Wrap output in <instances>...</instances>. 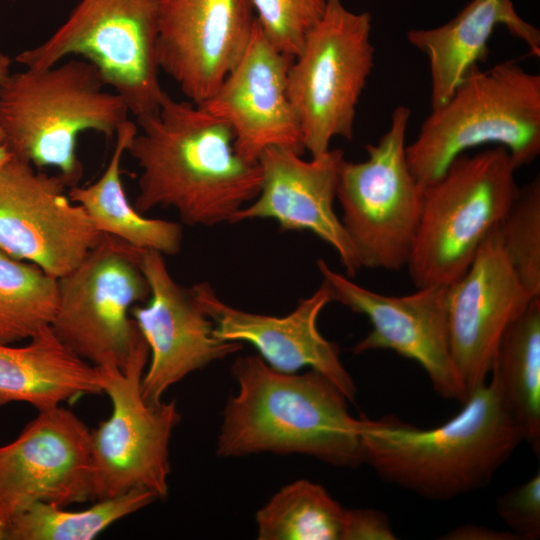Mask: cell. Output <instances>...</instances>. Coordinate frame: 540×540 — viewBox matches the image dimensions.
Wrapping results in <instances>:
<instances>
[{
  "instance_id": "cell-26",
  "label": "cell",
  "mask_w": 540,
  "mask_h": 540,
  "mask_svg": "<svg viewBox=\"0 0 540 540\" xmlns=\"http://www.w3.org/2000/svg\"><path fill=\"white\" fill-rule=\"evenodd\" d=\"M157 499L149 490L133 489L80 511L36 503L7 525L8 540H91Z\"/></svg>"
},
{
  "instance_id": "cell-23",
  "label": "cell",
  "mask_w": 540,
  "mask_h": 540,
  "mask_svg": "<svg viewBox=\"0 0 540 540\" xmlns=\"http://www.w3.org/2000/svg\"><path fill=\"white\" fill-rule=\"evenodd\" d=\"M138 126L130 120L116 131V144L104 172L87 186H73L71 201L81 205L101 233L124 240L139 249H151L163 255H176L182 248L180 223L144 216L129 202L120 177V163Z\"/></svg>"
},
{
  "instance_id": "cell-33",
  "label": "cell",
  "mask_w": 540,
  "mask_h": 540,
  "mask_svg": "<svg viewBox=\"0 0 540 540\" xmlns=\"http://www.w3.org/2000/svg\"><path fill=\"white\" fill-rule=\"evenodd\" d=\"M12 60L9 56L0 53V88L10 75V65Z\"/></svg>"
},
{
  "instance_id": "cell-16",
  "label": "cell",
  "mask_w": 540,
  "mask_h": 540,
  "mask_svg": "<svg viewBox=\"0 0 540 540\" xmlns=\"http://www.w3.org/2000/svg\"><path fill=\"white\" fill-rule=\"evenodd\" d=\"M534 298L514 271L496 227L465 273L447 286L451 353L468 396L487 381L504 332Z\"/></svg>"
},
{
  "instance_id": "cell-7",
  "label": "cell",
  "mask_w": 540,
  "mask_h": 540,
  "mask_svg": "<svg viewBox=\"0 0 540 540\" xmlns=\"http://www.w3.org/2000/svg\"><path fill=\"white\" fill-rule=\"evenodd\" d=\"M159 0H81L65 22L15 60L51 67L72 55L96 66L136 120L155 114L164 90L157 60Z\"/></svg>"
},
{
  "instance_id": "cell-21",
  "label": "cell",
  "mask_w": 540,
  "mask_h": 540,
  "mask_svg": "<svg viewBox=\"0 0 540 540\" xmlns=\"http://www.w3.org/2000/svg\"><path fill=\"white\" fill-rule=\"evenodd\" d=\"M498 25L540 56V31L518 15L512 0H471L441 26L408 30V42L428 59L431 109L446 103L467 72L487 59Z\"/></svg>"
},
{
  "instance_id": "cell-4",
  "label": "cell",
  "mask_w": 540,
  "mask_h": 540,
  "mask_svg": "<svg viewBox=\"0 0 540 540\" xmlns=\"http://www.w3.org/2000/svg\"><path fill=\"white\" fill-rule=\"evenodd\" d=\"M106 86L84 58L10 74L0 88V128L12 155L38 169L56 168L69 188L76 186L83 176L79 134L112 137L128 120L126 102Z\"/></svg>"
},
{
  "instance_id": "cell-27",
  "label": "cell",
  "mask_w": 540,
  "mask_h": 540,
  "mask_svg": "<svg viewBox=\"0 0 540 540\" xmlns=\"http://www.w3.org/2000/svg\"><path fill=\"white\" fill-rule=\"evenodd\" d=\"M56 307L57 279L0 250V344L29 340L50 327Z\"/></svg>"
},
{
  "instance_id": "cell-5",
  "label": "cell",
  "mask_w": 540,
  "mask_h": 540,
  "mask_svg": "<svg viewBox=\"0 0 540 540\" xmlns=\"http://www.w3.org/2000/svg\"><path fill=\"white\" fill-rule=\"evenodd\" d=\"M500 146L517 168L540 153V76L512 61L473 66L443 105L431 109L406 145L409 168L425 186L466 151Z\"/></svg>"
},
{
  "instance_id": "cell-20",
  "label": "cell",
  "mask_w": 540,
  "mask_h": 540,
  "mask_svg": "<svg viewBox=\"0 0 540 540\" xmlns=\"http://www.w3.org/2000/svg\"><path fill=\"white\" fill-rule=\"evenodd\" d=\"M190 290L212 321L216 337L251 344L270 367L280 372L295 373L305 367L316 370L330 379L348 401L354 402L356 385L340 360L339 347L323 337L317 327L321 311L332 302L325 282L283 317L251 313L228 305L206 282Z\"/></svg>"
},
{
  "instance_id": "cell-12",
  "label": "cell",
  "mask_w": 540,
  "mask_h": 540,
  "mask_svg": "<svg viewBox=\"0 0 540 540\" xmlns=\"http://www.w3.org/2000/svg\"><path fill=\"white\" fill-rule=\"evenodd\" d=\"M67 187L59 174L36 171L13 155L0 168V250L56 279L73 270L103 234L71 201Z\"/></svg>"
},
{
  "instance_id": "cell-32",
  "label": "cell",
  "mask_w": 540,
  "mask_h": 540,
  "mask_svg": "<svg viewBox=\"0 0 540 540\" xmlns=\"http://www.w3.org/2000/svg\"><path fill=\"white\" fill-rule=\"evenodd\" d=\"M446 540H519L510 530L500 531L477 525H464L450 530Z\"/></svg>"
},
{
  "instance_id": "cell-22",
  "label": "cell",
  "mask_w": 540,
  "mask_h": 540,
  "mask_svg": "<svg viewBox=\"0 0 540 540\" xmlns=\"http://www.w3.org/2000/svg\"><path fill=\"white\" fill-rule=\"evenodd\" d=\"M102 393L100 369L65 346L51 326L24 346L0 344V406L25 402L42 411Z\"/></svg>"
},
{
  "instance_id": "cell-35",
  "label": "cell",
  "mask_w": 540,
  "mask_h": 540,
  "mask_svg": "<svg viewBox=\"0 0 540 540\" xmlns=\"http://www.w3.org/2000/svg\"><path fill=\"white\" fill-rule=\"evenodd\" d=\"M0 540H8L7 526L0 519Z\"/></svg>"
},
{
  "instance_id": "cell-34",
  "label": "cell",
  "mask_w": 540,
  "mask_h": 540,
  "mask_svg": "<svg viewBox=\"0 0 540 540\" xmlns=\"http://www.w3.org/2000/svg\"><path fill=\"white\" fill-rule=\"evenodd\" d=\"M12 157L7 145H0V168Z\"/></svg>"
},
{
  "instance_id": "cell-29",
  "label": "cell",
  "mask_w": 540,
  "mask_h": 540,
  "mask_svg": "<svg viewBox=\"0 0 540 540\" xmlns=\"http://www.w3.org/2000/svg\"><path fill=\"white\" fill-rule=\"evenodd\" d=\"M251 3L265 36L283 54L293 58L322 18L327 0H251Z\"/></svg>"
},
{
  "instance_id": "cell-24",
  "label": "cell",
  "mask_w": 540,
  "mask_h": 540,
  "mask_svg": "<svg viewBox=\"0 0 540 540\" xmlns=\"http://www.w3.org/2000/svg\"><path fill=\"white\" fill-rule=\"evenodd\" d=\"M534 454L540 456V297L504 332L491 373Z\"/></svg>"
},
{
  "instance_id": "cell-36",
  "label": "cell",
  "mask_w": 540,
  "mask_h": 540,
  "mask_svg": "<svg viewBox=\"0 0 540 540\" xmlns=\"http://www.w3.org/2000/svg\"><path fill=\"white\" fill-rule=\"evenodd\" d=\"M5 141H6L5 140V135H4L3 131L0 128V145H4Z\"/></svg>"
},
{
  "instance_id": "cell-18",
  "label": "cell",
  "mask_w": 540,
  "mask_h": 540,
  "mask_svg": "<svg viewBox=\"0 0 540 540\" xmlns=\"http://www.w3.org/2000/svg\"><path fill=\"white\" fill-rule=\"evenodd\" d=\"M292 58L265 36L257 20L241 57L202 105L232 130L237 153L257 162L268 148L305 152L300 123L288 92Z\"/></svg>"
},
{
  "instance_id": "cell-25",
  "label": "cell",
  "mask_w": 540,
  "mask_h": 540,
  "mask_svg": "<svg viewBox=\"0 0 540 540\" xmlns=\"http://www.w3.org/2000/svg\"><path fill=\"white\" fill-rule=\"evenodd\" d=\"M348 509L320 484L282 487L256 513L259 540H343Z\"/></svg>"
},
{
  "instance_id": "cell-19",
  "label": "cell",
  "mask_w": 540,
  "mask_h": 540,
  "mask_svg": "<svg viewBox=\"0 0 540 540\" xmlns=\"http://www.w3.org/2000/svg\"><path fill=\"white\" fill-rule=\"evenodd\" d=\"M343 159L341 149H329L310 160L291 149H266L258 158L262 171L259 194L232 223L271 218L282 231H309L335 250L349 277L355 276L362 267L334 211Z\"/></svg>"
},
{
  "instance_id": "cell-13",
  "label": "cell",
  "mask_w": 540,
  "mask_h": 540,
  "mask_svg": "<svg viewBox=\"0 0 540 540\" xmlns=\"http://www.w3.org/2000/svg\"><path fill=\"white\" fill-rule=\"evenodd\" d=\"M318 270L331 292L332 301L365 315L369 333L352 351L392 350L417 362L434 391L447 400L464 403L468 393L457 374L450 346L447 286L417 288L408 295L381 294L332 270L323 260Z\"/></svg>"
},
{
  "instance_id": "cell-3",
  "label": "cell",
  "mask_w": 540,
  "mask_h": 540,
  "mask_svg": "<svg viewBox=\"0 0 540 540\" xmlns=\"http://www.w3.org/2000/svg\"><path fill=\"white\" fill-rule=\"evenodd\" d=\"M231 373L238 389L223 411L217 455L300 453L333 466L363 464L360 418L326 376L280 372L259 355L236 358Z\"/></svg>"
},
{
  "instance_id": "cell-17",
  "label": "cell",
  "mask_w": 540,
  "mask_h": 540,
  "mask_svg": "<svg viewBox=\"0 0 540 540\" xmlns=\"http://www.w3.org/2000/svg\"><path fill=\"white\" fill-rule=\"evenodd\" d=\"M255 19L251 0H159L160 71L202 105L241 57Z\"/></svg>"
},
{
  "instance_id": "cell-10",
  "label": "cell",
  "mask_w": 540,
  "mask_h": 540,
  "mask_svg": "<svg viewBox=\"0 0 540 540\" xmlns=\"http://www.w3.org/2000/svg\"><path fill=\"white\" fill-rule=\"evenodd\" d=\"M143 249L109 234L57 279L51 328L58 339L98 368L124 369L141 333L130 315L150 297Z\"/></svg>"
},
{
  "instance_id": "cell-8",
  "label": "cell",
  "mask_w": 540,
  "mask_h": 540,
  "mask_svg": "<svg viewBox=\"0 0 540 540\" xmlns=\"http://www.w3.org/2000/svg\"><path fill=\"white\" fill-rule=\"evenodd\" d=\"M410 117L409 107L397 106L388 130L376 144L366 146L367 158H344L339 166L340 220L361 267L395 271L410 257L424 188L406 158Z\"/></svg>"
},
{
  "instance_id": "cell-30",
  "label": "cell",
  "mask_w": 540,
  "mask_h": 540,
  "mask_svg": "<svg viewBox=\"0 0 540 540\" xmlns=\"http://www.w3.org/2000/svg\"><path fill=\"white\" fill-rule=\"evenodd\" d=\"M496 510L509 530L521 540L540 538V471L496 500Z\"/></svg>"
},
{
  "instance_id": "cell-28",
  "label": "cell",
  "mask_w": 540,
  "mask_h": 540,
  "mask_svg": "<svg viewBox=\"0 0 540 540\" xmlns=\"http://www.w3.org/2000/svg\"><path fill=\"white\" fill-rule=\"evenodd\" d=\"M503 248L521 283L540 297V179L519 194L498 226Z\"/></svg>"
},
{
  "instance_id": "cell-2",
  "label": "cell",
  "mask_w": 540,
  "mask_h": 540,
  "mask_svg": "<svg viewBox=\"0 0 540 540\" xmlns=\"http://www.w3.org/2000/svg\"><path fill=\"white\" fill-rule=\"evenodd\" d=\"M462 409L432 429L395 415L360 416L363 463L385 482L430 500L479 490L524 441L497 378L477 386Z\"/></svg>"
},
{
  "instance_id": "cell-11",
  "label": "cell",
  "mask_w": 540,
  "mask_h": 540,
  "mask_svg": "<svg viewBox=\"0 0 540 540\" xmlns=\"http://www.w3.org/2000/svg\"><path fill=\"white\" fill-rule=\"evenodd\" d=\"M149 347L141 335L124 369L99 368L110 417L90 431L93 501L133 489L168 495L169 442L181 420L176 402L151 404L141 394Z\"/></svg>"
},
{
  "instance_id": "cell-9",
  "label": "cell",
  "mask_w": 540,
  "mask_h": 540,
  "mask_svg": "<svg viewBox=\"0 0 540 540\" xmlns=\"http://www.w3.org/2000/svg\"><path fill=\"white\" fill-rule=\"evenodd\" d=\"M372 17L327 0L288 69V92L311 157L336 137L353 139L357 105L374 67Z\"/></svg>"
},
{
  "instance_id": "cell-31",
  "label": "cell",
  "mask_w": 540,
  "mask_h": 540,
  "mask_svg": "<svg viewBox=\"0 0 540 540\" xmlns=\"http://www.w3.org/2000/svg\"><path fill=\"white\" fill-rule=\"evenodd\" d=\"M396 536L385 513L374 509L347 512L343 540H393Z\"/></svg>"
},
{
  "instance_id": "cell-6",
  "label": "cell",
  "mask_w": 540,
  "mask_h": 540,
  "mask_svg": "<svg viewBox=\"0 0 540 540\" xmlns=\"http://www.w3.org/2000/svg\"><path fill=\"white\" fill-rule=\"evenodd\" d=\"M517 166L500 146L454 159L423 188L407 267L417 288L448 286L462 276L519 194Z\"/></svg>"
},
{
  "instance_id": "cell-1",
  "label": "cell",
  "mask_w": 540,
  "mask_h": 540,
  "mask_svg": "<svg viewBox=\"0 0 540 540\" xmlns=\"http://www.w3.org/2000/svg\"><path fill=\"white\" fill-rule=\"evenodd\" d=\"M126 152L141 168L135 209H174L182 223L214 226L234 216L259 194L262 171L242 158L221 119L190 101L164 92L158 111L137 119Z\"/></svg>"
},
{
  "instance_id": "cell-14",
  "label": "cell",
  "mask_w": 540,
  "mask_h": 540,
  "mask_svg": "<svg viewBox=\"0 0 540 540\" xmlns=\"http://www.w3.org/2000/svg\"><path fill=\"white\" fill-rule=\"evenodd\" d=\"M90 430L61 405L38 411L0 446V519L7 526L36 503L65 508L91 499Z\"/></svg>"
},
{
  "instance_id": "cell-15",
  "label": "cell",
  "mask_w": 540,
  "mask_h": 540,
  "mask_svg": "<svg viewBox=\"0 0 540 540\" xmlns=\"http://www.w3.org/2000/svg\"><path fill=\"white\" fill-rule=\"evenodd\" d=\"M141 267L150 286L144 305L130 315L148 344L150 363L141 379V394L151 404L190 373L233 355L243 343L214 335V325L195 300L190 288L171 276L164 255L143 249Z\"/></svg>"
}]
</instances>
